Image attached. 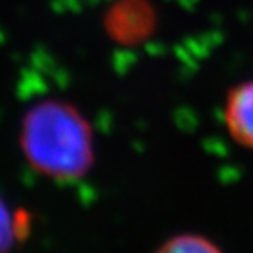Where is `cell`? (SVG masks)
<instances>
[{
	"label": "cell",
	"mask_w": 253,
	"mask_h": 253,
	"mask_svg": "<svg viewBox=\"0 0 253 253\" xmlns=\"http://www.w3.org/2000/svg\"><path fill=\"white\" fill-rule=\"evenodd\" d=\"M20 139L31 167L57 182H75L92 168V133L67 104L44 101L34 105L23 121Z\"/></svg>",
	"instance_id": "cell-1"
},
{
	"label": "cell",
	"mask_w": 253,
	"mask_h": 253,
	"mask_svg": "<svg viewBox=\"0 0 253 253\" xmlns=\"http://www.w3.org/2000/svg\"><path fill=\"white\" fill-rule=\"evenodd\" d=\"M224 121L233 140L253 150V81L241 83L229 92Z\"/></svg>",
	"instance_id": "cell-2"
},
{
	"label": "cell",
	"mask_w": 253,
	"mask_h": 253,
	"mask_svg": "<svg viewBox=\"0 0 253 253\" xmlns=\"http://www.w3.org/2000/svg\"><path fill=\"white\" fill-rule=\"evenodd\" d=\"M26 230L28 223H23L22 216L15 215L0 197V253H9Z\"/></svg>",
	"instance_id": "cell-3"
},
{
	"label": "cell",
	"mask_w": 253,
	"mask_h": 253,
	"mask_svg": "<svg viewBox=\"0 0 253 253\" xmlns=\"http://www.w3.org/2000/svg\"><path fill=\"white\" fill-rule=\"evenodd\" d=\"M156 253H223L211 240L194 233L177 235L162 244Z\"/></svg>",
	"instance_id": "cell-4"
}]
</instances>
